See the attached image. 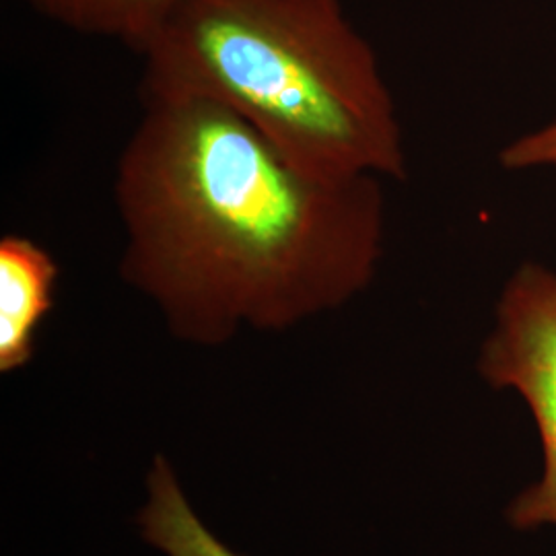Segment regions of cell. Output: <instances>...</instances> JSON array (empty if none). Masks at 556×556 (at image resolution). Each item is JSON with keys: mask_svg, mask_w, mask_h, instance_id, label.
I'll use <instances>...</instances> for the list:
<instances>
[{"mask_svg": "<svg viewBox=\"0 0 556 556\" xmlns=\"http://www.w3.org/2000/svg\"><path fill=\"white\" fill-rule=\"evenodd\" d=\"M60 268L56 258L27 236L0 238V371L25 367L36 334L54 307Z\"/></svg>", "mask_w": 556, "mask_h": 556, "instance_id": "4", "label": "cell"}, {"mask_svg": "<svg viewBox=\"0 0 556 556\" xmlns=\"http://www.w3.org/2000/svg\"><path fill=\"white\" fill-rule=\"evenodd\" d=\"M114 199L119 275L194 344L337 309L383 258L379 178L307 169L208 101L142 98Z\"/></svg>", "mask_w": 556, "mask_h": 556, "instance_id": "1", "label": "cell"}, {"mask_svg": "<svg viewBox=\"0 0 556 556\" xmlns=\"http://www.w3.org/2000/svg\"><path fill=\"white\" fill-rule=\"evenodd\" d=\"M478 371L495 390H516L530 406L544 450V475L509 505L519 530L556 526V273L526 262L507 280L497 324Z\"/></svg>", "mask_w": 556, "mask_h": 556, "instance_id": "3", "label": "cell"}, {"mask_svg": "<svg viewBox=\"0 0 556 556\" xmlns=\"http://www.w3.org/2000/svg\"><path fill=\"white\" fill-rule=\"evenodd\" d=\"M509 172L556 169V118L536 130L511 140L498 155Z\"/></svg>", "mask_w": 556, "mask_h": 556, "instance_id": "7", "label": "cell"}, {"mask_svg": "<svg viewBox=\"0 0 556 556\" xmlns=\"http://www.w3.org/2000/svg\"><path fill=\"white\" fill-rule=\"evenodd\" d=\"M147 542L167 556H243L223 544L194 514L165 457L157 456L149 475V503L140 511Z\"/></svg>", "mask_w": 556, "mask_h": 556, "instance_id": "5", "label": "cell"}, {"mask_svg": "<svg viewBox=\"0 0 556 556\" xmlns=\"http://www.w3.org/2000/svg\"><path fill=\"white\" fill-rule=\"evenodd\" d=\"M135 52L140 98L219 105L326 176L406 178L392 91L340 0H179Z\"/></svg>", "mask_w": 556, "mask_h": 556, "instance_id": "2", "label": "cell"}, {"mask_svg": "<svg viewBox=\"0 0 556 556\" xmlns=\"http://www.w3.org/2000/svg\"><path fill=\"white\" fill-rule=\"evenodd\" d=\"M179 0H29L31 9L71 31L124 41L137 50Z\"/></svg>", "mask_w": 556, "mask_h": 556, "instance_id": "6", "label": "cell"}]
</instances>
